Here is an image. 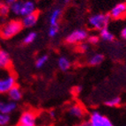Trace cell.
Returning a JSON list of instances; mask_svg holds the SVG:
<instances>
[{
    "label": "cell",
    "instance_id": "cell-1",
    "mask_svg": "<svg viewBox=\"0 0 126 126\" xmlns=\"http://www.w3.org/2000/svg\"><path fill=\"white\" fill-rule=\"evenodd\" d=\"M22 23L18 19H12L0 27V36L4 40H8L17 35L22 30Z\"/></svg>",
    "mask_w": 126,
    "mask_h": 126
},
{
    "label": "cell",
    "instance_id": "cell-2",
    "mask_svg": "<svg viewBox=\"0 0 126 126\" xmlns=\"http://www.w3.org/2000/svg\"><path fill=\"white\" fill-rule=\"evenodd\" d=\"M16 86V78L8 70H0V94H4Z\"/></svg>",
    "mask_w": 126,
    "mask_h": 126
},
{
    "label": "cell",
    "instance_id": "cell-3",
    "mask_svg": "<svg viewBox=\"0 0 126 126\" xmlns=\"http://www.w3.org/2000/svg\"><path fill=\"white\" fill-rule=\"evenodd\" d=\"M110 17L109 14L105 13H96L92 15L88 19V24L91 27L96 30H101L108 27Z\"/></svg>",
    "mask_w": 126,
    "mask_h": 126
},
{
    "label": "cell",
    "instance_id": "cell-4",
    "mask_svg": "<svg viewBox=\"0 0 126 126\" xmlns=\"http://www.w3.org/2000/svg\"><path fill=\"white\" fill-rule=\"evenodd\" d=\"M88 124L89 126H114L109 118L98 111H94L91 113Z\"/></svg>",
    "mask_w": 126,
    "mask_h": 126
},
{
    "label": "cell",
    "instance_id": "cell-5",
    "mask_svg": "<svg viewBox=\"0 0 126 126\" xmlns=\"http://www.w3.org/2000/svg\"><path fill=\"white\" fill-rule=\"evenodd\" d=\"M87 37H88V34L85 29H77L70 33L65 38V41L68 43L74 44V43L83 42L87 39Z\"/></svg>",
    "mask_w": 126,
    "mask_h": 126
},
{
    "label": "cell",
    "instance_id": "cell-6",
    "mask_svg": "<svg viewBox=\"0 0 126 126\" xmlns=\"http://www.w3.org/2000/svg\"><path fill=\"white\" fill-rule=\"evenodd\" d=\"M19 124L27 126H35L36 125V116L34 112L27 110L21 114L19 119Z\"/></svg>",
    "mask_w": 126,
    "mask_h": 126
},
{
    "label": "cell",
    "instance_id": "cell-7",
    "mask_svg": "<svg viewBox=\"0 0 126 126\" xmlns=\"http://www.w3.org/2000/svg\"><path fill=\"white\" fill-rule=\"evenodd\" d=\"M109 15L111 19H122L126 15V4L125 3H119V4H116L111 9Z\"/></svg>",
    "mask_w": 126,
    "mask_h": 126
},
{
    "label": "cell",
    "instance_id": "cell-8",
    "mask_svg": "<svg viewBox=\"0 0 126 126\" xmlns=\"http://www.w3.org/2000/svg\"><path fill=\"white\" fill-rule=\"evenodd\" d=\"M38 19H39V13L37 11H35L34 13H31V14L24 16L22 20H21V23H22L23 27L30 28V27H33L36 25Z\"/></svg>",
    "mask_w": 126,
    "mask_h": 126
},
{
    "label": "cell",
    "instance_id": "cell-9",
    "mask_svg": "<svg viewBox=\"0 0 126 126\" xmlns=\"http://www.w3.org/2000/svg\"><path fill=\"white\" fill-rule=\"evenodd\" d=\"M36 11V4L33 0H25L22 3V8H21L20 16L24 17L26 15L31 14Z\"/></svg>",
    "mask_w": 126,
    "mask_h": 126
},
{
    "label": "cell",
    "instance_id": "cell-10",
    "mask_svg": "<svg viewBox=\"0 0 126 126\" xmlns=\"http://www.w3.org/2000/svg\"><path fill=\"white\" fill-rule=\"evenodd\" d=\"M17 109V103L13 101H0V113L10 115Z\"/></svg>",
    "mask_w": 126,
    "mask_h": 126
},
{
    "label": "cell",
    "instance_id": "cell-11",
    "mask_svg": "<svg viewBox=\"0 0 126 126\" xmlns=\"http://www.w3.org/2000/svg\"><path fill=\"white\" fill-rule=\"evenodd\" d=\"M11 57L6 50L0 48V70H8L11 66Z\"/></svg>",
    "mask_w": 126,
    "mask_h": 126
},
{
    "label": "cell",
    "instance_id": "cell-12",
    "mask_svg": "<svg viewBox=\"0 0 126 126\" xmlns=\"http://www.w3.org/2000/svg\"><path fill=\"white\" fill-rule=\"evenodd\" d=\"M7 94H8L9 99L11 101H15V102L19 101L22 99V91L17 86H14L13 88H11L9 92L7 93Z\"/></svg>",
    "mask_w": 126,
    "mask_h": 126
},
{
    "label": "cell",
    "instance_id": "cell-13",
    "mask_svg": "<svg viewBox=\"0 0 126 126\" xmlns=\"http://www.w3.org/2000/svg\"><path fill=\"white\" fill-rule=\"evenodd\" d=\"M62 14V10L60 8H56L51 12L50 15H49V25L50 26H56L58 25V20L59 18Z\"/></svg>",
    "mask_w": 126,
    "mask_h": 126
},
{
    "label": "cell",
    "instance_id": "cell-14",
    "mask_svg": "<svg viewBox=\"0 0 126 126\" xmlns=\"http://www.w3.org/2000/svg\"><path fill=\"white\" fill-rule=\"evenodd\" d=\"M69 114L72 116H73V117L81 118L84 116L85 112H84V109H83V108H82L81 106L76 104V105H73L70 108Z\"/></svg>",
    "mask_w": 126,
    "mask_h": 126
},
{
    "label": "cell",
    "instance_id": "cell-15",
    "mask_svg": "<svg viewBox=\"0 0 126 126\" xmlns=\"http://www.w3.org/2000/svg\"><path fill=\"white\" fill-rule=\"evenodd\" d=\"M103 60H104L103 55L100 54V53H96V54H94L90 57V58L88 59V63L93 66H96V65H99L100 63H102Z\"/></svg>",
    "mask_w": 126,
    "mask_h": 126
},
{
    "label": "cell",
    "instance_id": "cell-16",
    "mask_svg": "<svg viewBox=\"0 0 126 126\" xmlns=\"http://www.w3.org/2000/svg\"><path fill=\"white\" fill-rule=\"evenodd\" d=\"M100 36L102 40L106 41V42H113L114 39H115L114 34L108 29L107 27L100 30Z\"/></svg>",
    "mask_w": 126,
    "mask_h": 126
},
{
    "label": "cell",
    "instance_id": "cell-17",
    "mask_svg": "<svg viewBox=\"0 0 126 126\" xmlns=\"http://www.w3.org/2000/svg\"><path fill=\"white\" fill-rule=\"evenodd\" d=\"M22 0H18L17 2H15L14 4L10 5V12L13 14L16 15V16H20V12L21 8H22Z\"/></svg>",
    "mask_w": 126,
    "mask_h": 126
},
{
    "label": "cell",
    "instance_id": "cell-18",
    "mask_svg": "<svg viewBox=\"0 0 126 126\" xmlns=\"http://www.w3.org/2000/svg\"><path fill=\"white\" fill-rule=\"evenodd\" d=\"M57 63H58V67L60 68V70L63 71V72L67 71V70L71 67V62H70V60L67 57H59Z\"/></svg>",
    "mask_w": 126,
    "mask_h": 126
},
{
    "label": "cell",
    "instance_id": "cell-19",
    "mask_svg": "<svg viewBox=\"0 0 126 126\" xmlns=\"http://www.w3.org/2000/svg\"><path fill=\"white\" fill-rule=\"evenodd\" d=\"M36 38H37V34H36L35 32H34V31L29 32V33L24 37L23 43L26 45L31 44V43H33V42L36 40Z\"/></svg>",
    "mask_w": 126,
    "mask_h": 126
},
{
    "label": "cell",
    "instance_id": "cell-20",
    "mask_svg": "<svg viewBox=\"0 0 126 126\" xmlns=\"http://www.w3.org/2000/svg\"><path fill=\"white\" fill-rule=\"evenodd\" d=\"M10 5H8L5 3H1L0 4V17L5 18L8 16L10 13Z\"/></svg>",
    "mask_w": 126,
    "mask_h": 126
},
{
    "label": "cell",
    "instance_id": "cell-21",
    "mask_svg": "<svg viewBox=\"0 0 126 126\" xmlns=\"http://www.w3.org/2000/svg\"><path fill=\"white\" fill-rule=\"evenodd\" d=\"M48 60V57L47 56V55H44V56H42V57H40L35 61V66H36V68H38V69H40V68H42L47 63Z\"/></svg>",
    "mask_w": 126,
    "mask_h": 126
},
{
    "label": "cell",
    "instance_id": "cell-22",
    "mask_svg": "<svg viewBox=\"0 0 126 126\" xmlns=\"http://www.w3.org/2000/svg\"><path fill=\"white\" fill-rule=\"evenodd\" d=\"M121 103V98L120 97H113L111 99L108 100L105 102V104L108 106V107H116Z\"/></svg>",
    "mask_w": 126,
    "mask_h": 126
},
{
    "label": "cell",
    "instance_id": "cell-23",
    "mask_svg": "<svg viewBox=\"0 0 126 126\" xmlns=\"http://www.w3.org/2000/svg\"><path fill=\"white\" fill-rule=\"evenodd\" d=\"M10 115L0 113V126H6L10 123Z\"/></svg>",
    "mask_w": 126,
    "mask_h": 126
},
{
    "label": "cell",
    "instance_id": "cell-24",
    "mask_svg": "<svg viewBox=\"0 0 126 126\" xmlns=\"http://www.w3.org/2000/svg\"><path fill=\"white\" fill-rule=\"evenodd\" d=\"M58 32H59L58 25L49 26V28H48V34L50 38H54L55 36L57 34V33H58Z\"/></svg>",
    "mask_w": 126,
    "mask_h": 126
},
{
    "label": "cell",
    "instance_id": "cell-25",
    "mask_svg": "<svg viewBox=\"0 0 126 126\" xmlns=\"http://www.w3.org/2000/svg\"><path fill=\"white\" fill-rule=\"evenodd\" d=\"M99 39L100 38L96 35H91L89 37H87V40H88V42L91 43V44H97L99 42Z\"/></svg>",
    "mask_w": 126,
    "mask_h": 126
},
{
    "label": "cell",
    "instance_id": "cell-26",
    "mask_svg": "<svg viewBox=\"0 0 126 126\" xmlns=\"http://www.w3.org/2000/svg\"><path fill=\"white\" fill-rule=\"evenodd\" d=\"M80 49L82 51H86L88 49V45L86 44V43H81L80 44Z\"/></svg>",
    "mask_w": 126,
    "mask_h": 126
},
{
    "label": "cell",
    "instance_id": "cell-27",
    "mask_svg": "<svg viewBox=\"0 0 126 126\" xmlns=\"http://www.w3.org/2000/svg\"><path fill=\"white\" fill-rule=\"evenodd\" d=\"M121 37L123 39H124V40H126V27H124L122 29V31H121Z\"/></svg>",
    "mask_w": 126,
    "mask_h": 126
},
{
    "label": "cell",
    "instance_id": "cell-28",
    "mask_svg": "<svg viewBox=\"0 0 126 126\" xmlns=\"http://www.w3.org/2000/svg\"><path fill=\"white\" fill-rule=\"evenodd\" d=\"M18 0H4V3L7 4L8 5H11V4H14L15 2H17Z\"/></svg>",
    "mask_w": 126,
    "mask_h": 126
},
{
    "label": "cell",
    "instance_id": "cell-29",
    "mask_svg": "<svg viewBox=\"0 0 126 126\" xmlns=\"http://www.w3.org/2000/svg\"><path fill=\"white\" fill-rule=\"evenodd\" d=\"M82 89H83V87H82L81 86H77V87H76L75 91H76V93H77V94H80V93L82 92Z\"/></svg>",
    "mask_w": 126,
    "mask_h": 126
},
{
    "label": "cell",
    "instance_id": "cell-30",
    "mask_svg": "<svg viewBox=\"0 0 126 126\" xmlns=\"http://www.w3.org/2000/svg\"><path fill=\"white\" fill-rule=\"evenodd\" d=\"M75 126H89V124H88V122H86L82 124H78V125H75Z\"/></svg>",
    "mask_w": 126,
    "mask_h": 126
},
{
    "label": "cell",
    "instance_id": "cell-31",
    "mask_svg": "<svg viewBox=\"0 0 126 126\" xmlns=\"http://www.w3.org/2000/svg\"><path fill=\"white\" fill-rule=\"evenodd\" d=\"M49 115H50V116H51V117H54V116H55V113H54V111H51Z\"/></svg>",
    "mask_w": 126,
    "mask_h": 126
},
{
    "label": "cell",
    "instance_id": "cell-32",
    "mask_svg": "<svg viewBox=\"0 0 126 126\" xmlns=\"http://www.w3.org/2000/svg\"><path fill=\"white\" fill-rule=\"evenodd\" d=\"M17 126H27V125H23V124H19Z\"/></svg>",
    "mask_w": 126,
    "mask_h": 126
}]
</instances>
